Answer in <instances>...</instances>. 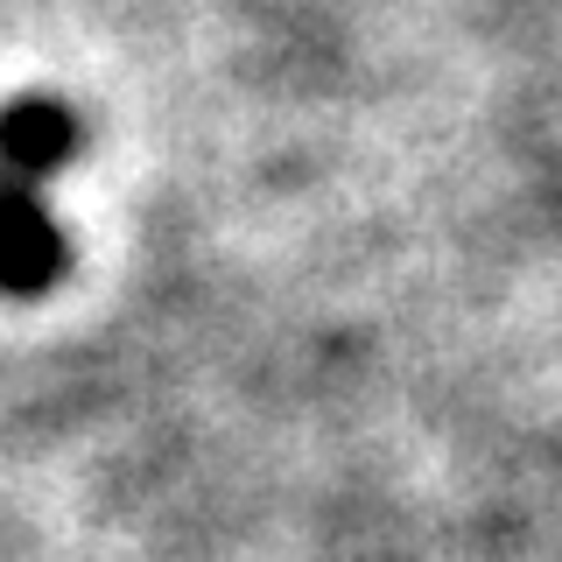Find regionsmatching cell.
<instances>
[{"label": "cell", "mask_w": 562, "mask_h": 562, "mask_svg": "<svg viewBox=\"0 0 562 562\" xmlns=\"http://www.w3.org/2000/svg\"><path fill=\"white\" fill-rule=\"evenodd\" d=\"M70 148V120L64 105H14L8 120H0V162H8L14 176H43L57 169Z\"/></svg>", "instance_id": "7a4b0ae2"}, {"label": "cell", "mask_w": 562, "mask_h": 562, "mask_svg": "<svg viewBox=\"0 0 562 562\" xmlns=\"http://www.w3.org/2000/svg\"><path fill=\"white\" fill-rule=\"evenodd\" d=\"M57 233L35 211V198L22 190H0V289H35L49 268H57Z\"/></svg>", "instance_id": "6da1fadb"}]
</instances>
